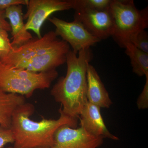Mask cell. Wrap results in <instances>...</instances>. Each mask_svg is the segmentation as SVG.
Listing matches in <instances>:
<instances>
[{"label": "cell", "instance_id": "6da1fadb", "mask_svg": "<svg viewBox=\"0 0 148 148\" xmlns=\"http://www.w3.org/2000/svg\"><path fill=\"white\" fill-rule=\"evenodd\" d=\"M93 57L90 48L80 51L77 54L70 50L66 56L67 72L53 86L51 95L61 103L59 109L67 116L77 119L88 102L86 73Z\"/></svg>", "mask_w": 148, "mask_h": 148}, {"label": "cell", "instance_id": "7a4b0ae2", "mask_svg": "<svg viewBox=\"0 0 148 148\" xmlns=\"http://www.w3.org/2000/svg\"><path fill=\"white\" fill-rule=\"evenodd\" d=\"M34 112V105L24 103L14 112L10 129L13 135V148H48L54 144L56 130L64 125L76 128L77 119L64 114L60 110L57 119L43 118L39 121L30 119Z\"/></svg>", "mask_w": 148, "mask_h": 148}, {"label": "cell", "instance_id": "3957f363", "mask_svg": "<svg viewBox=\"0 0 148 148\" xmlns=\"http://www.w3.org/2000/svg\"><path fill=\"white\" fill-rule=\"evenodd\" d=\"M109 10L113 23L112 36L120 47L124 48L138 32L148 27V7L140 10L132 0H112Z\"/></svg>", "mask_w": 148, "mask_h": 148}, {"label": "cell", "instance_id": "277c9868", "mask_svg": "<svg viewBox=\"0 0 148 148\" xmlns=\"http://www.w3.org/2000/svg\"><path fill=\"white\" fill-rule=\"evenodd\" d=\"M58 76L56 69L33 73L10 67L0 61V89L7 93L30 98L36 90L49 88Z\"/></svg>", "mask_w": 148, "mask_h": 148}, {"label": "cell", "instance_id": "5b68a950", "mask_svg": "<svg viewBox=\"0 0 148 148\" xmlns=\"http://www.w3.org/2000/svg\"><path fill=\"white\" fill-rule=\"evenodd\" d=\"M55 32L50 31L40 38L33 39L17 48H13L10 53L0 60L7 66L17 68L30 59L48 52L63 42L57 38Z\"/></svg>", "mask_w": 148, "mask_h": 148}, {"label": "cell", "instance_id": "8992f818", "mask_svg": "<svg viewBox=\"0 0 148 148\" xmlns=\"http://www.w3.org/2000/svg\"><path fill=\"white\" fill-rule=\"evenodd\" d=\"M55 26V33L71 47L72 51L77 54L80 51L90 48L101 40L90 34L79 21L74 19L69 22L53 16L48 18Z\"/></svg>", "mask_w": 148, "mask_h": 148}, {"label": "cell", "instance_id": "52a82bcc", "mask_svg": "<svg viewBox=\"0 0 148 148\" xmlns=\"http://www.w3.org/2000/svg\"><path fill=\"white\" fill-rule=\"evenodd\" d=\"M27 6V11L24 16V19L27 20L25 28L34 32L38 38L42 37L41 29L43 24L51 14L72 9L69 0H29Z\"/></svg>", "mask_w": 148, "mask_h": 148}, {"label": "cell", "instance_id": "ba28073f", "mask_svg": "<svg viewBox=\"0 0 148 148\" xmlns=\"http://www.w3.org/2000/svg\"><path fill=\"white\" fill-rule=\"evenodd\" d=\"M54 139V145L48 148H98L104 141L102 137L93 136L80 126L73 128L67 125L56 130Z\"/></svg>", "mask_w": 148, "mask_h": 148}, {"label": "cell", "instance_id": "9c48e42d", "mask_svg": "<svg viewBox=\"0 0 148 148\" xmlns=\"http://www.w3.org/2000/svg\"><path fill=\"white\" fill-rule=\"evenodd\" d=\"M74 19L79 21L90 34L101 41L112 35V20L109 9L75 11Z\"/></svg>", "mask_w": 148, "mask_h": 148}, {"label": "cell", "instance_id": "30bf717a", "mask_svg": "<svg viewBox=\"0 0 148 148\" xmlns=\"http://www.w3.org/2000/svg\"><path fill=\"white\" fill-rule=\"evenodd\" d=\"M71 50L70 45L63 40L60 45L48 52L32 58L17 69L35 73L55 70L66 63V56Z\"/></svg>", "mask_w": 148, "mask_h": 148}, {"label": "cell", "instance_id": "8fae6325", "mask_svg": "<svg viewBox=\"0 0 148 148\" xmlns=\"http://www.w3.org/2000/svg\"><path fill=\"white\" fill-rule=\"evenodd\" d=\"M101 108L88 101L80 113V125L90 134L96 136L119 140L107 128L101 112Z\"/></svg>", "mask_w": 148, "mask_h": 148}, {"label": "cell", "instance_id": "7c38bea8", "mask_svg": "<svg viewBox=\"0 0 148 148\" xmlns=\"http://www.w3.org/2000/svg\"><path fill=\"white\" fill-rule=\"evenodd\" d=\"M88 101L101 108H109L112 104L108 92L106 90L96 69L89 64L87 73Z\"/></svg>", "mask_w": 148, "mask_h": 148}, {"label": "cell", "instance_id": "4fadbf2b", "mask_svg": "<svg viewBox=\"0 0 148 148\" xmlns=\"http://www.w3.org/2000/svg\"><path fill=\"white\" fill-rule=\"evenodd\" d=\"M5 17L10 21L13 48L23 45L33 38L31 33L25 28L22 5H14L5 10Z\"/></svg>", "mask_w": 148, "mask_h": 148}, {"label": "cell", "instance_id": "5bb4252c", "mask_svg": "<svg viewBox=\"0 0 148 148\" xmlns=\"http://www.w3.org/2000/svg\"><path fill=\"white\" fill-rule=\"evenodd\" d=\"M24 103V96L7 93L0 89V127L10 129L14 112Z\"/></svg>", "mask_w": 148, "mask_h": 148}, {"label": "cell", "instance_id": "9a60e30c", "mask_svg": "<svg viewBox=\"0 0 148 148\" xmlns=\"http://www.w3.org/2000/svg\"><path fill=\"white\" fill-rule=\"evenodd\" d=\"M125 52L130 60L132 71L140 77L148 76V53L140 50L132 44L125 45Z\"/></svg>", "mask_w": 148, "mask_h": 148}, {"label": "cell", "instance_id": "2e32d148", "mask_svg": "<svg viewBox=\"0 0 148 148\" xmlns=\"http://www.w3.org/2000/svg\"><path fill=\"white\" fill-rule=\"evenodd\" d=\"M72 9L75 11L89 9H108L112 0H69Z\"/></svg>", "mask_w": 148, "mask_h": 148}, {"label": "cell", "instance_id": "e0dca14e", "mask_svg": "<svg viewBox=\"0 0 148 148\" xmlns=\"http://www.w3.org/2000/svg\"><path fill=\"white\" fill-rule=\"evenodd\" d=\"M8 32L0 29V60L7 56L13 49Z\"/></svg>", "mask_w": 148, "mask_h": 148}, {"label": "cell", "instance_id": "ac0fdd59", "mask_svg": "<svg viewBox=\"0 0 148 148\" xmlns=\"http://www.w3.org/2000/svg\"><path fill=\"white\" fill-rule=\"evenodd\" d=\"M131 43L140 50L148 53V34L145 30H142L135 35Z\"/></svg>", "mask_w": 148, "mask_h": 148}, {"label": "cell", "instance_id": "d6986e66", "mask_svg": "<svg viewBox=\"0 0 148 148\" xmlns=\"http://www.w3.org/2000/svg\"><path fill=\"white\" fill-rule=\"evenodd\" d=\"M146 79L143 91L137 100V106L140 110H145L148 108V76H146Z\"/></svg>", "mask_w": 148, "mask_h": 148}, {"label": "cell", "instance_id": "ffe728a7", "mask_svg": "<svg viewBox=\"0 0 148 148\" xmlns=\"http://www.w3.org/2000/svg\"><path fill=\"white\" fill-rule=\"evenodd\" d=\"M13 135L10 129L0 127V148H2L7 144L13 143Z\"/></svg>", "mask_w": 148, "mask_h": 148}, {"label": "cell", "instance_id": "44dd1931", "mask_svg": "<svg viewBox=\"0 0 148 148\" xmlns=\"http://www.w3.org/2000/svg\"><path fill=\"white\" fill-rule=\"evenodd\" d=\"M28 2L29 0H0V10H5L14 5H27Z\"/></svg>", "mask_w": 148, "mask_h": 148}, {"label": "cell", "instance_id": "7402d4cb", "mask_svg": "<svg viewBox=\"0 0 148 148\" xmlns=\"http://www.w3.org/2000/svg\"><path fill=\"white\" fill-rule=\"evenodd\" d=\"M0 29L11 32L10 25L5 17V10H0Z\"/></svg>", "mask_w": 148, "mask_h": 148}]
</instances>
